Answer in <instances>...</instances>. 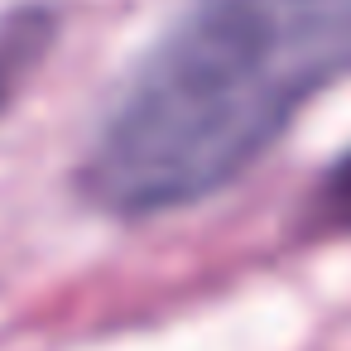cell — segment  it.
Returning a JSON list of instances; mask_svg holds the SVG:
<instances>
[{"mask_svg":"<svg viewBox=\"0 0 351 351\" xmlns=\"http://www.w3.org/2000/svg\"><path fill=\"white\" fill-rule=\"evenodd\" d=\"M341 77L351 0H188L101 116L77 188L111 217L193 207Z\"/></svg>","mask_w":351,"mask_h":351,"instance_id":"obj_1","label":"cell"},{"mask_svg":"<svg viewBox=\"0 0 351 351\" xmlns=\"http://www.w3.org/2000/svg\"><path fill=\"white\" fill-rule=\"evenodd\" d=\"M303 231L308 236H346L351 231V149L317 178V188L303 207Z\"/></svg>","mask_w":351,"mask_h":351,"instance_id":"obj_3","label":"cell"},{"mask_svg":"<svg viewBox=\"0 0 351 351\" xmlns=\"http://www.w3.org/2000/svg\"><path fill=\"white\" fill-rule=\"evenodd\" d=\"M53 39H58V15L49 5H15L10 15H0V116L29 87Z\"/></svg>","mask_w":351,"mask_h":351,"instance_id":"obj_2","label":"cell"}]
</instances>
